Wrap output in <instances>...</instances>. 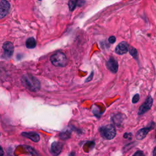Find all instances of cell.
Masks as SVG:
<instances>
[{
	"label": "cell",
	"instance_id": "12",
	"mask_svg": "<svg viewBox=\"0 0 156 156\" xmlns=\"http://www.w3.org/2000/svg\"><path fill=\"white\" fill-rule=\"evenodd\" d=\"M123 114L121 113H118L116 115L113 116L112 118V120L113 123V124H115V125L117 126H120L123 121Z\"/></svg>",
	"mask_w": 156,
	"mask_h": 156
},
{
	"label": "cell",
	"instance_id": "10",
	"mask_svg": "<svg viewBox=\"0 0 156 156\" xmlns=\"http://www.w3.org/2000/svg\"><path fill=\"white\" fill-rule=\"evenodd\" d=\"M22 136L25 137L30 140H33L34 142H38L40 140V136L38 134L34 132H23L22 133Z\"/></svg>",
	"mask_w": 156,
	"mask_h": 156
},
{
	"label": "cell",
	"instance_id": "8",
	"mask_svg": "<svg viewBox=\"0 0 156 156\" xmlns=\"http://www.w3.org/2000/svg\"><path fill=\"white\" fill-rule=\"evenodd\" d=\"M107 68L113 73H116L118 70V61L113 57H110L106 64Z\"/></svg>",
	"mask_w": 156,
	"mask_h": 156
},
{
	"label": "cell",
	"instance_id": "13",
	"mask_svg": "<svg viewBox=\"0 0 156 156\" xmlns=\"http://www.w3.org/2000/svg\"><path fill=\"white\" fill-rule=\"evenodd\" d=\"M26 46L29 49H33L36 46V41L33 37H30L26 41Z\"/></svg>",
	"mask_w": 156,
	"mask_h": 156
},
{
	"label": "cell",
	"instance_id": "3",
	"mask_svg": "<svg viewBox=\"0 0 156 156\" xmlns=\"http://www.w3.org/2000/svg\"><path fill=\"white\" fill-rule=\"evenodd\" d=\"M101 136L106 140H112L116 136V130L113 124H107L99 129Z\"/></svg>",
	"mask_w": 156,
	"mask_h": 156
},
{
	"label": "cell",
	"instance_id": "6",
	"mask_svg": "<svg viewBox=\"0 0 156 156\" xmlns=\"http://www.w3.org/2000/svg\"><path fill=\"white\" fill-rule=\"evenodd\" d=\"M10 5L7 0H2L0 3V19L5 17L10 10Z\"/></svg>",
	"mask_w": 156,
	"mask_h": 156
},
{
	"label": "cell",
	"instance_id": "23",
	"mask_svg": "<svg viewBox=\"0 0 156 156\" xmlns=\"http://www.w3.org/2000/svg\"><path fill=\"white\" fill-rule=\"evenodd\" d=\"M155 141H156V132H155Z\"/></svg>",
	"mask_w": 156,
	"mask_h": 156
},
{
	"label": "cell",
	"instance_id": "20",
	"mask_svg": "<svg viewBox=\"0 0 156 156\" xmlns=\"http://www.w3.org/2000/svg\"><path fill=\"white\" fill-rule=\"evenodd\" d=\"M4 155V151L3 148L0 147V156H2Z\"/></svg>",
	"mask_w": 156,
	"mask_h": 156
},
{
	"label": "cell",
	"instance_id": "1",
	"mask_svg": "<svg viewBox=\"0 0 156 156\" xmlns=\"http://www.w3.org/2000/svg\"><path fill=\"white\" fill-rule=\"evenodd\" d=\"M22 84L31 91L36 92L40 89V82L38 79L30 74H26L22 76Z\"/></svg>",
	"mask_w": 156,
	"mask_h": 156
},
{
	"label": "cell",
	"instance_id": "17",
	"mask_svg": "<svg viewBox=\"0 0 156 156\" xmlns=\"http://www.w3.org/2000/svg\"><path fill=\"white\" fill-rule=\"evenodd\" d=\"M116 41V37L115 36H111L109 38V42L111 44L115 43Z\"/></svg>",
	"mask_w": 156,
	"mask_h": 156
},
{
	"label": "cell",
	"instance_id": "5",
	"mask_svg": "<svg viewBox=\"0 0 156 156\" xmlns=\"http://www.w3.org/2000/svg\"><path fill=\"white\" fill-rule=\"evenodd\" d=\"M154 126H155V124L153 122H151V125L149 126L144 128H142L139 130L136 135V139L138 140H141L144 139L145 137H147L149 132L154 128Z\"/></svg>",
	"mask_w": 156,
	"mask_h": 156
},
{
	"label": "cell",
	"instance_id": "25",
	"mask_svg": "<svg viewBox=\"0 0 156 156\" xmlns=\"http://www.w3.org/2000/svg\"><path fill=\"white\" fill-rule=\"evenodd\" d=\"M39 1H41V0H39Z\"/></svg>",
	"mask_w": 156,
	"mask_h": 156
},
{
	"label": "cell",
	"instance_id": "11",
	"mask_svg": "<svg viewBox=\"0 0 156 156\" xmlns=\"http://www.w3.org/2000/svg\"><path fill=\"white\" fill-rule=\"evenodd\" d=\"M62 149V144L59 142L54 141L51 144V151L54 155L59 154Z\"/></svg>",
	"mask_w": 156,
	"mask_h": 156
},
{
	"label": "cell",
	"instance_id": "7",
	"mask_svg": "<svg viewBox=\"0 0 156 156\" xmlns=\"http://www.w3.org/2000/svg\"><path fill=\"white\" fill-rule=\"evenodd\" d=\"M4 49V56L6 58H9L11 57L14 53V45L10 42V41H6L3 46Z\"/></svg>",
	"mask_w": 156,
	"mask_h": 156
},
{
	"label": "cell",
	"instance_id": "18",
	"mask_svg": "<svg viewBox=\"0 0 156 156\" xmlns=\"http://www.w3.org/2000/svg\"><path fill=\"white\" fill-rule=\"evenodd\" d=\"M133 155H144V154H143V151H138L136 153H134L133 154Z\"/></svg>",
	"mask_w": 156,
	"mask_h": 156
},
{
	"label": "cell",
	"instance_id": "21",
	"mask_svg": "<svg viewBox=\"0 0 156 156\" xmlns=\"http://www.w3.org/2000/svg\"><path fill=\"white\" fill-rule=\"evenodd\" d=\"M131 133H125V134H124V136H123V137L124 138V139H128V137H129V135Z\"/></svg>",
	"mask_w": 156,
	"mask_h": 156
},
{
	"label": "cell",
	"instance_id": "15",
	"mask_svg": "<svg viewBox=\"0 0 156 156\" xmlns=\"http://www.w3.org/2000/svg\"><path fill=\"white\" fill-rule=\"evenodd\" d=\"M129 53L130 54L136 59H137V56H138V53H137V50L132 47V46H131L129 48Z\"/></svg>",
	"mask_w": 156,
	"mask_h": 156
},
{
	"label": "cell",
	"instance_id": "9",
	"mask_svg": "<svg viewBox=\"0 0 156 156\" xmlns=\"http://www.w3.org/2000/svg\"><path fill=\"white\" fill-rule=\"evenodd\" d=\"M129 45L126 41H122L115 48V53L118 54L122 55L127 53V52L129 51Z\"/></svg>",
	"mask_w": 156,
	"mask_h": 156
},
{
	"label": "cell",
	"instance_id": "16",
	"mask_svg": "<svg viewBox=\"0 0 156 156\" xmlns=\"http://www.w3.org/2000/svg\"><path fill=\"white\" fill-rule=\"evenodd\" d=\"M139 99H140V95H139V94H136V95H135L133 97L132 99V102L133 104H136V103L139 102Z\"/></svg>",
	"mask_w": 156,
	"mask_h": 156
},
{
	"label": "cell",
	"instance_id": "2",
	"mask_svg": "<svg viewBox=\"0 0 156 156\" xmlns=\"http://www.w3.org/2000/svg\"><path fill=\"white\" fill-rule=\"evenodd\" d=\"M50 60L52 64L58 67H64L67 64V59L65 55L60 51H57L52 55Z\"/></svg>",
	"mask_w": 156,
	"mask_h": 156
},
{
	"label": "cell",
	"instance_id": "19",
	"mask_svg": "<svg viewBox=\"0 0 156 156\" xmlns=\"http://www.w3.org/2000/svg\"><path fill=\"white\" fill-rule=\"evenodd\" d=\"M93 73L92 72V73H91V75L88 78V79L86 81V82H89V81H91V80L92 79V77H93Z\"/></svg>",
	"mask_w": 156,
	"mask_h": 156
},
{
	"label": "cell",
	"instance_id": "22",
	"mask_svg": "<svg viewBox=\"0 0 156 156\" xmlns=\"http://www.w3.org/2000/svg\"><path fill=\"white\" fill-rule=\"evenodd\" d=\"M153 155L156 156V147L154 148V151H153Z\"/></svg>",
	"mask_w": 156,
	"mask_h": 156
},
{
	"label": "cell",
	"instance_id": "4",
	"mask_svg": "<svg viewBox=\"0 0 156 156\" xmlns=\"http://www.w3.org/2000/svg\"><path fill=\"white\" fill-rule=\"evenodd\" d=\"M152 104H153V99L151 96H149L148 98L146 99V101H144V102L140 107L138 111V115H143V114L149 111L152 106Z\"/></svg>",
	"mask_w": 156,
	"mask_h": 156
},
{
	"label": "cell",
	"instance_id": "14",
	"mask_svg": "<svg viewBox=\"0 0 156 156\" xmlns=\"http://www.w3.org/2000/svg\"><path fill=\"white\" fill-rule=\"evenodd\" d=\"M78 3V0H69L68 6L70 11H73Z\"/></svg>",
	"mask_w": 156,
	"mask_h": 156
},
{
	"label": "cell",
	"instance_id": "24",
	"mask_svg": "<svg viewBox=\"0 0 156 156\" xmlns=\"http://www.w3.org/2000/svg\"><path fill=\"white\" fill-rule=\"evenodd\" d=\"M0 136H1V134H0Z\"/></svg>",
	"mask_w": 156,
	"mask_h": 156
}]
</instances>
